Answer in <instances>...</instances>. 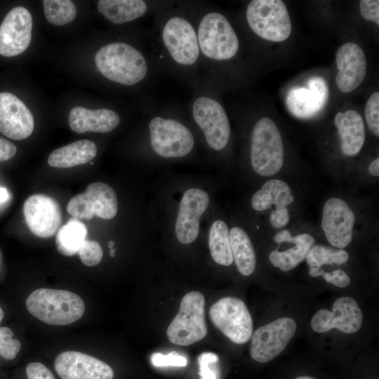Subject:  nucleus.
I'll return each instance as SVG.
<instances>
[{"instance_id":"5","label":"nucleus","mask_w":379,"mask_h":379,"mask_svg":"<svg viewBox=\"0 0 379 379\" xmlns=\"http://www.w3.org/2000/svg\"><path fill=\"white\" fill-rule=\"evenodd\" d=\"M29 312L50 325L64 326L79 319L85 311L83 300L73 292L39 288L26 300Z\"/></svg>"},{"instance_id":"9","label":"nucleus","mask_w":379,"mask_h":379,"mask_svg":"<svg viewBox=\"0 0 379 379\" xmlns=\"http://www.w3.org/2000/svg\"><path fill=\"white\" fill-rule=\"evenodd\" d=\"M251 29L258 36L274 42L284 41L291 32V22L281 0H253L246 10Z\"/></svg>"},{"instance_id":"19","label":"nucleus","mask_w":379,"mask_h":379,"mask_svg":"<svg viewBox=\"0 0 379 379\" xmlns=\"http://www.w3.org/2000/svg\"><path fill=\"white\" fill-rule=\"evenodd\" d=\"M34 127L33 115L25 104L13 93H0V132L20 140L30 136Z\"/></svg>"},{"instance_id":"23","label":"nucleus","mask_w":379,"mask_h":379,"mask_svg":"<svg viewBox=\"0 0 379 379\" xmlns=\"http://www.w3.org/2000/svg\"><path fill=\"white\" fill-rule=\"evenodd\" d=\"M120 122L119 114L110 109H89L83 107L72 108L69 114L70 128L78 133L86 132L109 133Z\"/></svg>"},{"instance_id":"40","label":"nucleus","mask_w":379,"mask_h":379,"mask_svg":"<svg viewBox=\"0 0 379 379\" xmlns=\"http://www.w3.org/2000/svg\"><path fill=\"white\" fill-rule=\"evenodd\" d=\"M28 379H55L53 373L43 364L31 362L26 367Z\"/></svg>"},{"instance_id":"44","label":"nucleus","mask_w":379,"mask_h":379,"mask_svg":"<svg viewBox=\"0 0 379 379\" xmlns=\"http://www.w3.org/2000/svg\"><path fill=\"white\" fill-rule=\"evenodd\" d=\"M9 197V194L6 188L0 187V204L6 201Z\"/></svg>"},{"instance_id":"33","label":"nucleus","mask_w":379,"mask_h":379,"mask_svg":"<svg viewBox=\"0 0 379 379\" xmlns=\"http://www.w3.org/2000/svg\"><path fill=\"white\" fill-rule=\"evenodd\" d=\"M13 336L11 328L0 327V356L7 360L13 359L20 350V342Z\"/></svg>"},{"instance_id":"37","label":"nucleus","mask_w":379,"mask_h":379,"mask_svg":"<svg viewBox=\"0 0 379 379\" xmlns=\"http://www.w3.org/2000/svg\"><path fill=\"white\" fill-rule=\"evenodd\" d=\"M365 117L372 133L379 136V93H373L366 102Z\"/></svg>"},{"instance_id":"18","label":"nucleus","mask_w":379,"mask_h":379,"mask_svg":"<svg viewBox=\"0 0 379 379\" xmlns=\"http://www.w3.org/2000/svg\"><path fill=\"white\" fill-rule=\"evenodd\" d=\"M54 367L61 379H113L112 368L104 361L77 351H66L55 359Z\"/></svg>"},{"instance_id":"34","label":"nucleus","mask_w":379,"mask_h":379,"mask_svg":"<svg viewBox=\"0 0 379 379\" xmlns=\"http://www.w3.org/2000/svg\"><path fill=\"white\" fill-rule=\"evenodd\" d=\"M81 261L85 265H97L102 259L103 252L100 244L95 241L86 240L78 253Z\"/></svg>"},{"instance_id":"21","label":"nucleus","mask_w":379,"mask_h":379,"mask_svg":"<svg viewBox=\"0 0 379 379\" xmlns=\"http://www.w3.org/2000/svg\"><path fill=\"white\" fill-rule=\"evenodd\" d=\"M328 94L326 81L320 77L310 78L307 87L295 86L286 97L288 111L298 118L314 116L325 106Z\"/></svg>"},{"instance_id":"12","label":"nucleus","mask_w":379,"mask_h":379,"mask_svg":"<svg viewBox=\"0 0 379 379\" xmlns=\"http://www.w3.org/2000/svg\"><path fill=\"white\" fill-rule=\"evenodd\" d=\"M118 207L114 189L107 183L95 182L88 185L84 192L70 199L67 211L79 220H91L94 216L111 220L117 215Z\"/></svg>"},{"instance_id":"7","label":"nucleus","mask_w":379,"mask_h":379,"mask_svg":"<svg viewBox=\"0 0 379 379\" xmlns=\"http://www.w3.org/2000/svg\"><path fill=\"white\" fill-rule=\"evenodd\" d=\"M284 145L275 123L262 117L255 124L251 135L250 162L254 172L261 177L277 174L284 164Z\"/></svg>"},{"instance_id":"3","label":"nucleus","mask_w":379,"mask_h":379,"mask_svg":"<svg viewBox=\"0 0 379 379\" xmlns=\"http://www.w3.org/2000/svg\"><path fill=\"white\" fill-rule=\"evenodd\" d=\"M95 62L104 77L126 86L140 84L151 73L150 61L137 48L125 42L102 46L95 53Z\"/></svg>"},{"instance_id":"1","label":"nucleus","mask_w":379,"mask_h":379,"mask_svg":"<svg viewBox=\"0 0 379 379\" xmlns=\"http://www.w3.org/2000/svg\"><path fill=\"white\" fill-rule=\"evenodd\" d=\"M157 36L161 55L173 69L184 75L197 70L201 55L192 14L182 10L164 11Z\"/></svg>"},{"instance_id":"17","label":"nucleus","mask_w":379,"mask_h":379,"mask_svg":"<svg viewBox=\"0 0 379 379\" xmlns=\"http://www.w3.org/2000/svg\"><path fill=\"white\" fill-rule=\"evenodd\" d=\"M23 213L29 230L41 238L53 236L62 222L58 203L52 197L42 194L31 195L25 200Z\"/></svg>"},{"instance_id":"15","label":"nucleus","mask_w":379,"mask_h":379,"mask_svg":"<svg viewBox=\"0 0 379 379\" xmlns=\"http://www.w3.org/2000/svg\"><path fill=\"white\" fill-rule=\"evenodd\" d=\"M332 311L319 310L311 320L314 332L324 333L333 328L352 334L361 327L363 314L357 301L351 297H340L333 305Z\"/></svg>"},{"instance_id":"22","label":"nucleus","mask_w":379,"mask_h":379,"mask_svg":"<svg viewBox=\"0 0 379 379\" xmlns=\"http://www.w3.org/2000/svg\"><path fill=\"white\" fill-rule=\"evenodd\" d=\"M276 243H291L295 244L292 248L279 251H272L269 255L270 262L275 267L283 272L290 271L296 267L305 258L314 245L315 239L308 233H302L294 237L287 230H281L274 237Z\"/></svg>"},{"instance_id":"6","label":"nucleus","mask_w":379,"mask_h":379,"mask_svg":"<svg viewBox=\"0 0 379 379\" xmlns=\"http://www.w3.org/2000/svg\"><path fill=\"white\" fill-rule=\"evenodd\" d=\"M190 114L207 148L220 152L227 147L231 134L227 114L223 106L208 91L195 94L190 105Z\"/></svg>"},{"instance_id":"45","label":"nucleus","mask_w":379,"mask_h":379,"mask_svg":"<svg viewBox=\"0 0 379 379\" xmlns=\"http://www.w3.org/2000/svg\"><path fill=\"white\" fill-rule=\"evenodd\" d=\"M114 246L115 243L113 241H109L108 242V247L110 250L114 248Z\"/></svg>"},{"instance_id":"29","label":"nucleus","mask_w":379,"mask_h":379,"mask_svg":"<svg viewBox=\"0 0 379 379\" xmlns=\"http://www.w3.org/2000/svg\"><path fill=\"white\" fill-rule=\"evenodd\" d=\"M208 244L212 259L222 266H230L233 262L230 229L222 219L213 220L208 229Z\"/></svg>"},{"instance_id":"28","label":"nucleus","mask_w":379,"mask_h":379,"mask_svg":"<svg viewBox=\"0 0 379 379\" xmlns=\"http://www.w3.org/2000/svg\"><path fill=\"white\" fill-rule=\"evenodd\" d=\"M230 239L233 260L239 272L244 276L253 273L256 267V255L251 240L241 227L230 230Z\"/></svg>"},{"instance_id":"26","label":"nucleus","mask_w":379,"mask_h":379,"mask_svg":"<svg viewBox=\"0 0 379 379\" xmlns=\"http://www.w3.org/2000/svg\"><path fill=\"white\" fill-rule=\"evenodd\" d=\"M97 152L93 142L80 140L53 150L48 157V164L54 168H71L90 162Z\"/></svg>"},{"instance_id":"8","label":"nucleus","mask_w":379,"mask_h":379,"mask_svg":"<svg viewBox=\"0 0 379 379\" xmlns=\"http://www.w3.org/2000/svg\"><path fill=\"white\" fill-rule=\"evenodd\" d=\"M204 306L205 298L199 291H190L183 296L178 313L166 331L171 343L187 346L202 340L206 335Z\"/></svg>"},{"instance_id":"30","label":"nucleus","mask_w":379,"mask_h":379,"mask_svg":"<svg viewBox=\"0 0 379 379\" xmlns=\"http://www.w3.org/2000/svg\"><path fill=\"white\" fill-rule=\"evenodd\" d=\"M87 234L86 225L79 219L71 218L57 232L55 246L58 251L65 256L74 255L86 241Z\"/></svg>"},{"instance_id":"14","label":"nucleus","mask_w":379,"mask_h":379,"mask_svg":"<svg viewBox=\"0 0 379 379\" xmlns=\"http://www.w3.org/2000/svg\"><path fill=\"white\" fill-rule=\"evenodd\" d=\"M355 215L343 199L331 197L322 208L321 226L328 242L335 248L343 249L352 241Z\"/></svg>"},{"instance_id":"24","label":"nucleus","mask_w":379,"mask_h":379,"mask_svg":"<svg viewBox=\"0 0 379 379\" xmlns=\"http://www.w3.org/2000/svg\"><path fill=\"white\" fill-rule=\"evenodd\" d=\"M340 140L342 153L347 157L357 156L361 150L366 138L363 118L354 109L338 112L334 119Z\"/></svg>"},{"instance_id":"47","label":"nucleus","mask_w":379,"mask_h":379,"mask_svg":"<svg viewBox=\"0 0 379 379\" xmlns=\"http://www.w3.org/2000/svg\"><path fill=\"white\" fill-rule=\"evenodd\" d=\"M4 311L2 308L0 307V323L1 322L3 318H4Z\"/></svg>"},{"instance_id":"16","label":"nucleus","mask_w":379,"mask_h":379,"mask_svg":"<svg viewBox=\"0 0 379 379\" xmlns=\"http://www.w3.org/2000/svg\"><path fill=\"white\" fill-rule=\"evenodd\" d=\"M32 18L22 6L12 8L0 25V55L14 57L25 52L32 40Z\"/></svg>"},{"instance_id":"38","label":"nucleus","mask_w":379,"mask_h":379,"mask_svg":"<svg viewBox=\"0 0 379 379\" xmlns=\"http://www.w3.org/2000/svg\"><path fill=\"white\" fill-rule=\"evenodd\" d=\"M151 362L156 367L177 366L184 367L187 364V359L175 352L167 354L154 353L151 356Z\"/></svg>"},{"instance_id":"31","label":"nucleus","mask_w":379,"mask_h":379,"mask_svg":"<svg viewBox=\"0 0 379 379\" xmlns=\"http://www.w3.org/2000/svg\"><path fill=\"white\" fill-rule=\"evenodd\" d=\"M349 259L348 253L344 249L333 248L324 245H314L305 260L310 268L321 267L324 265H340Z\"/></svg>"},{"instance_id":"36","label":"nucleus","mask_w":379,"mask_h":379,"mask_svg":"<svg viewBox=\"0 0 379 379\" xmlns=\"http://www.w3.org/2000/svg\"><path fill=\"white\" fill-rule=\"evenodd\" d=\"M218 357L213 352H204L198 358L201 379H219Z\"/></svg>"},{"instance_id":"39","label":"nucleus","mask_w":379,"mask_h":379,"mask_svg":"<svg viewBox=\"0 0 379 379\" xmlns=\"http://www.w3.org/2000/svg\"><path fill=\"white\" fill-rule=\"evenodd\" d=\"M359 11L361 16L366 20L379 25V1L361 0L359 2Z\"/></svg>"},{"instance_id":"10","label":"nucleus","mask_w":379,"mask_h":379,"mask_svg":"<svg viewBox=\"0 0 379 379\" xmlns=\"http://www.w3.org/2000/svg\"><path fill=\"white\" fill-rule=\"evenodd\" d=\"M211 202L208 192L199 186H191L181 194L173 218V230L182 245L194 242L200 233L201 220Z\"/></svg>"},{"instance_id":"11","label":"nucleus","mask_w":379,"mask_h":379,"mask_svg":"<svg viewBox=\"0 0 379 379\" xmlns=\"http://www.w3.org/2000/svg\"><path fill=\"white\" fill-rule=\"evenodd\" d=\"M211 321L236 344L248 342L253 333V321L246 304L239 298L225 297L210 308Z\"/></svg>"},{"instance_id":"42","label":"nucleus","mask_w":379,"mask_h":379,"mask_svg":"<svg viewBox=\"0 0 379 379\" xmlns=\"http://www.w3.org/2000/svg\"><path fill=\"white\" fill-rule=\"evenodd\" d=\"M16 152L17 147L13 142L0 138V161L11 159Z\"/></svg>"},{"instance_id":"25","label":"nucleus","mask_w":379,"mask_h":379,"mask_svg":"<svg viewBox=\"0 0 379 379\" xmlns=\"http://www.w3.org/2000/svg\"><path fill=\"white\" fill-rule=\"evenodd\" d=\"M294 197L288 184L280 179L266 181L252 196L251 205L255 211H264L274 205L275 209L287 208Z\"/></svg>"},{"instance_id":"32","label":"nucleus","mask_w":379,"mask_h":379,"mask_svg":"<svg viewBox=\"0 0 379 379\" xmlns=\"http://www.w3.org/2000/svg\"><path fill=\"white\" fill-rule=\"evenodd\" d=\"M43 8L47 21L55 25H65L77 15L74 4L69 0H44Z\"/></svg>"},{"instance_id":"2","label":"nucleus","mask_w":379,"mask_h":379,"mask_svg":"<svg viewBox=\"0 0 379 379\" xmlns=\"http://www.w3.org/2000/svg\"><path fill=\"white\" fill-rule=\"evenodd\" d=\"M193 19L201 55L206 66L230 60L239 48L238 36L227 18L221 13L206 8Z\"/></svg>"},{"instance_id":"27","label":"nucleus","mask_w":379,"mask_h":379,"mask_svg":"<svg viewBox=\"0 0 379 379\" xmlns=\"http://www.w3.org/2000/svg\"><path fill=\"white\" fill-rule=\"evenodd\" d=\"M98 9L109 22L120 25L145 15L150 11V3L142 0H100Z\"/></svg>"},{"instance_id":"43","label":"nucleus","mask_w":379,"mask_h":379,"mask_svg":"<svg viewBox=\"0 0 379 379\" xmlns=\"http://www.w3.org/2000/svg\"><path fill=\"white\" fill-rule=\"evenodd\" d=\"M368 172L373 177L379 176V159L373 160L368 166Z\"/></svg>"},{"instance_id":"46","label":"nucleus","mask_w":379,"mask_h":379,"mask_svg":"<svg viewBox=\"0 0 379 379\" xmlns=\"http://www.w3.org/2000/svg\"><path fill=\"white\" fill-rule=\"evenodd\" d=\"M295 379H316V378L310 377V376H300Z\"/></svg>"},{"instance_id":"13","label":"nucleus","mask_w":379,"mask_h":379,"mask_svg":"<svg viewBox=\"0 0 379 379\" xmlns=\"http://www.w3.org/2000/svg\"><path fill=\"white\" fill-rule=\"evenodd\" d=\"M296 329V322L290 317L279 318L260 326L251 336V357L260 363L272 360L285 350Z\"/></svg>"},{"instance_id":"20","label":"nucleus","mask_w":379,"mask_h":379,"mask_svg":"<svg viewBox=\"0 0 379 379\" xmlns=\"http://www.w3.org/2000/svg\"><path fill=\"white\" fill-rule=\"evenodd\" d=\"M338 72L336 85L340 91L350 93L362 83L366 74V60L364 51L357 44H343L335 55Z\"/></svg>"},{"instance_id":"4","label":"nucleus","mask_w":379,"mask_h":379,"mask_svg":"<svg viewBox=\"0 0 379 379\" xmlns=\"http://www.w3.org/2000/svg\"><path fill=\"white\" fill-rule=\"evenodd\" d=\"M149 149L163 160H178L189 156L196 141L192 130L180 119L166 114H156L149 119Z\"/></svg>"},{"instance_id":"35","label":"nucleus","mask_w":379,"mask_h":379,"mask_svg":"<svg viewBox=\"0 0 379 379\" xmlns=\"http://www.w3.org/2000/svg\"><path fill=\"white\" fill-rule=\"evenodd\" d=\"M308 273L312 277L322 276L327 283L339 288H345L350 284L348 274L340 269L332 272H325L321 267L310 268Z\"/></svg>"},{"instance_id":"41","label":"nucleus","mask_w":379,"mask_h":379,"mask_svg":"<svg viewBox=\"0 0 379 379\" xmlns=\"http://www.w3.org/2000/svg\"><path fill=\"white\" fill-rule=\"evenodd\" d=\"M269 217L271 225L275 229L284 227L290 219L288 208L272 210Z\"/></svg>"}]
</instances>
